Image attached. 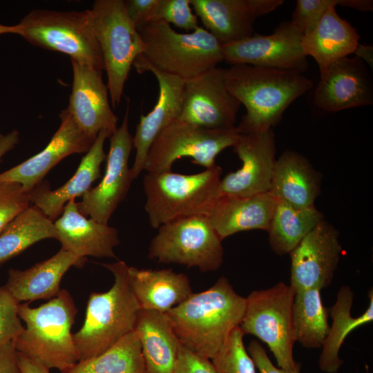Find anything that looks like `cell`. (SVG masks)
Instances as JSON below:
<instances>
[{
	"label": "cell",
	"mask_w": 373,
	"mask_h": 373,
	"mask_svg": "<svg viewBox=\"0 0 373 373\" xmlns=\"http://www.w3.org/2000/svg\"><path fill=\"white\" fill-rule=\"evenodd\" d=\"M245 307L246 298L221 276L210 288L193 293L165 313L180 344L211 360L240 326Z\"/></svg>",
	"instance_id": "obj_1"
},
{
	"label": "cell",
	"mask_w": 373,
	"mask_h": 373,
	"mask_svg": "<svg viewBox=\"0 0 373 373\" xmlns=\"http://www.w3.org/2000/svg\"><path fill=\"white\" fill-rule=\"evenodd\" d=\"M224 80L246 113L236 126L240 134L272 129L289 106L313 86L303 73L247 64L225 68Z\"/></svg>",
	"instance_id": "obj_2"
},
{
	"label": "cell",
	"mask_w": 373,
	"mask_h": 373,
	"mask_svg": "<svg viewBox=\"0 0 373 373\" xmlns=\"http://www.w3.org/2000/svg\"><path fill=\"white\" fill-rule=\"evenodd\" d=\"M77 312L74 300L66 289L37 307L19 303L18 316L26 327L13 342L16 350L49 370L62 372L71 367L79 361L71 333Z\"/></svg>",
	"instance_id": "obj_3"
},
{
	"label": "cell",
	"mask_w": 373,
	"mask_h": 373,
	"mask_svg": "<svg viewBox=\"0 0 373 373\" xmlns=\"http://www.w3.org/2000/svg\"><path fill=\"white\" fill-rule=\"evenodd\" d=\"M102 265L113 274L114 283L107 291L89 296L84 324L73 334L79 361L102 354L134 331L141 309L129 285L126 262Z\"/></svg>",
	"instance_id": "obj_4"
},
{
	"label": "cell",
	"mask_w": 373,
	"mask_h": 373,
	"mask_svg": "<svg viewBox=\"0 0 373 373\" xmlns=\"http://www.w3.org/2000/svg\"><path fill=\"white\" fill-rule=\"evenodd\" d=\"M222 173L217 164L194 174L147 173L143 179L144 209L151 226L157 229L178 218L206 216L219 197Z\"/></svg>",
	"instance_id": "obj_5"
},
{
	"label": "cell",
	"mask_w": 373,
	"mask_h": 373,
	"mask_svg": "<svg viewBox=\"0 0 373 373\" xmlns=\"http://www.w3.org/2000/svg\"><path fill=\"white\" fill-rule=\"evenodd\" d=\"M137 30L144 45L139 56L160 71L184 80L224 61L222 45L202 27L191 33H179L170 24L157 21Z\"/></svg>",
	"instance_id": "obj_6"
},
{
	"label": "cell",
	"mask_w": 373,
	"mask_h": 373,
	"mask_svg": "<svg viewBox=\"0 0 373 373\" xmlns=\"http://www.w3.org/2000/svg\"><path fill=\"white\" fill-rule=\"evenodd\" d=\"M15 26V34L34 46L66 54L70 59L105 70L88 10L60 12L36 9Z\"/></svg>",
	"instance_id": "obj_7"
},
{
	"label": "cell",
	"mask_w": 373,
	"mask_h": 373,
	"mask_svg": "<svg viewBox=\"0 0 373 373\" xmlns=\"http://www.w3.org/2000/svg\"><path fill=\"white\" fill-rule=\"evenodd\" d=\"M88 10L104 59L111 102L116 108L131 66L143 53L144 45L128 15L125 1L97 0Z\"/></svg>",
	"instance_id": "obj_8"
},
{
	"label": "cell",
	"mask_w": 373,
	"mask_h": 373,
	"mask_svg": "<svg viewBox=\"0 0 373 373\" xmlns=\"http://www.w3.org/2000/svg\"><path fill=\"white\" fill-rule=\"evenodd\" d=\"M151 240L148 258L164 264L215 271L223 262L224 249L205 215L178 218L157 228Z\"/></svg>",
	"instance_id": "obj_9"
},
{
	"label": "cell",
	"mask_w": 373,
	"mask_h": 373,
	"mask_svg": "<svg viewBox=\"0 0 373 373\" xmlns=\"http://www.w3.org/2000/svg\"><path fill=\"white\" fill-rule=\"evenodd\" d=\"M295 291L290 285L279 282L266 289L254 290L246 298V307L240 328L266 343L278 366L292 369L296 342L293 306Z\"/></svg>",
	"instance_id": "obj_10"
},
{
	"label": "cell",
	"mask_w": 373,
	"mask_h": 373,
	"mask_svg": "<svg viewBox=\"0 0 373 373\" xmlns=\"http://www.w3.org/2000/svg\"><path fill=\"white\" fill-rule=\"evenodd\" d=\"M240 133L233 126L207 128L174 121L165 128L151 145L146 156L144 170L147 173L171 171L172 165L184 157L192 163L207 169L216 164V157L224 149L233 146Z\"/></svg>",
	"instance_id": "obj_11"
},
{
	"label": "cell",
	"mask_w": 373,
	"mask_h": 373,
	"mask_svg": "<svg viewBox=\"0 0 373 373\" xmlns=\"http://www.w3.org/2000/svg\"><path fill=\"white\" fill-rule=\"evenodd\" d=\"M303 34L291 23L285 21L270 35H252L222 45L224 61L232 65L292 70L303 73L308 67L301 39Z\"/></svg>",
	"instance_id": "obj_12"
},
{
	"label": "cell",
	"mask_w": 373,
	"mask_h": 373,
	"mask_svg": "<svg viewBox=\"0 0 373 373\" xmlns=\"http://www.w3.org/2000/svg\"><path fill=\"white\" fill-rule=\"evenodd\" d=\"M224 72L216 67L184 80L177 120L207 128L235 126L241 104L227 88Z\"/></svg>",
	"instance_id": "obj_13"
},
{
	"label": "cell",
	"mask_w": 373,
	"mask_h": 373,
	"mask_svg": "<svg viewBox=\"0 0 373 373\" xmlns=\"http://www.w3.org/2000/svg\"><path fill=\"white\" fill-rule=\"evenodd\" d=\"M128 106L121 126L110 137V149L101 182L90 189L77 203L80 213L104 224L108 223L133 180L128 167V158L133 147L128 126Z\"/></svg>",
	"instance_id": "obj_14"
},
{
	"label": "cell",
	"mask_w": 373,
	"mask_h": 373,
	"mask_svg": "<svg viewBox=\"0 0 373 373\" xmlns=\"http://www.w3.org/2000/svg\"><path fill=\"white\" fill-rule=\"evenodd\" d=\"M342 247L338 230L326 220L318 223L290 251V286L296 291L327 287Z\"/></svg>",
	"instance_id": "obj_15"
},
{
	"label": "cell",
	"mask_w": 373,
	"mask_h": 373,
	"mask_svg": "<svg viewBox=\"0 0 373 373\" xmlns=\"http://www.w3.org/2000/svg\"><path fill=\"white\" fill-rule=\"evenodd\" d=\"M232 147L242 166L221 178L219 196L249 197L269 192L276 162L273 130L240 134Z\"/></svg>",
	"instance_id": "obj_16"
},
{
	"label": "cell",
	"mask_w": 373,
	"mask_h": 373,
	"mask_svg": "<svg viewBox=\"0 0 373 373\" xmlns=\"http://www.w3.org/2000/svg\"><path fill=\"white\" fill-rule=\"evenodd\" d=\"M133 66L140 74L151 72L159 86V95L155 106L146 115H141L133 137L135 156L131 173L134 180L144 170L146 156L155 139L165 128L178 119L182 108L184 80L160 71L140 56L135 59Z\"/></svg>",
	"instance_id": "obj_17"
},
{
	"label": "cell",
	"mask_w": 373,
	"mask_h": 373,
	"mask_svg": "<svg viewBox=\"0 0 373 373\" xmlns=\"http://www.w3.org/2000/svg\"><path fill=\"white\" fill-rule=\"evenodd\" d=\"M73 72L67 111L80 130L95 140L104 131L110 137L117 130V117L108 101V90L102 72L70 59Z\"/></svg>",
	"instance_id": "obj_18"
},
{
	"label": "cell",
	"mask_w": 373,
	"mask_h": 373,
	"mask_svg": "<svg viewBox=\"0 0 373 373\" xmlns=\"http://www.w3.org/2000/svg\"><path fill=\"white\" fill-rule=\"evenodd\" d=\"M61 124L47 146L24 162L0 173V182L17 183L30 193L46 175L67 156L86 153L94 141L77 126L65 108L59 114Z\"/></svg>",
	"instance_id": "obj_19"
},
{
	"label": "cell",
	"mask_w": 373,
	"mask_h": 373,
	"mask_svg": "<svg viewBox=\"0 0 373 373\" xmlns=\"http://www.w3.org/2000/svg\"><path fill=\"white\" fill-rule=\"evenodd\" d=\"M314 100L327 112L372 104L373 84L366 64L356 57L332 63L321 73Z\"/></svg>",
	"instance_id": "obj_20"
},
{
	"label": "cell",
	"mask_w": 373,
	"mask_h": 373,
	"mask_svg": "<svg viewBox=\"0 0 373 373\" xmlns=\"http://www.w3.org/2000/svg\"><path fill=\"white\" fill-rule=\"evenodd\" d=\"M283 0H190L204 29L221 44L254 35L257 18L281 6Z\"/></svg>",
	"instance_id": "obj_21"
},
{
	"label": "cell",
	"mask_w": 373,
	"mask_h": 373,
	"mask_svg": "<svg viewBox=\"0 0 373 373\" xmlns=\"http://www.w3.org/2000/svg\"><path fill=\"white\" fill-rule=\"evenodd\" d=\"M54 224L61 249L83 258L116 257L114 248L119 243L117 230L86 218L80 213L75 200L66 203Z\"/></svg>",
	"instance_id": "obj_22"
},
{
	"label": "cell",
	"mask_w": 373,
	"mask_h": 373,
	"mask_svg": "<svg viewBox=\"0 0 373 373\" xmlns=\"http://www.w3.org/2000/svg\"><path fill=\"white\" fill-rule=\"evenodd\" d=\"M276 200L269 192L249 197L219 196L207 213L222 240L240 231H267Z\"/></svg>",
	"instance_id": "obj_23"
},
{
	"label": "cell",
	"mask_w": 373,
	"mask_h": 373,
	"mask_svg": "<svg viewBox=\"0 0 373 373\" xmlns=\"http://www.w3.org/2000/svg\"><path fill=\"white\" fill-rule=\"evenodd\" d=\"M86 258L61 249L56 254L25 270L10 269L4 287L20 303L51 299L61 290L60 282L71 267H82Z\"/></svg>",
	"instance_id": "obj_24"
},
{
	"label": "cell",
	"mask_w": 373,
	"mask_h": 373,
	"mask_svg": "<svg viewBox=\"0 0 373 373\" xmlns=\"http://www.w3.org/2000/svg\"><path fill=\"white\" fill-rule=\"evenodd\" d=\"M269 192L296 208L314 206L321 193V174L303 155L287 150L276 160Z\"/></svg>",
	"instance_id": "obj_25"
},
{
	"label": "cell",
	"mask_w": 373,
	"mask_h": 373,
	"mask_svg": "<svg viewBox=\"0 0 373 373\" xmlns=\"http://www.w3.org/2000/svg\"><path fill=\"white\" fill-rule=\"evenodd\" d=\"M109 135L106 131L99 132L73 176L55 190H50L46 184L40 183L30 193L31 202L53 220L62 213L68 202L82 197L101 176V164L106 158L104 145Z\"/></svg>",
	"instance_id": "obj_26"
},
{
	"label": "cell",
	"mask_w": 373,
	"mask_h": 373,
	"mask_svg": "<svg viewBox=\"0 0 373 373\" xmlns=\"http://www.w3.org/2000/svg\"><path fill=\"white\" fill-rule=\"evenodd\" d=\"M128 277L141 309L165 313L193 294L188 276L171 269H145L128 267Z\"/></svg>",
	"instance_id": "obj_27"
},
{
	"label": "cell",
	"mask_w": 373,
	"mask_h": 373,
	"mask_svg": "<svg viewBox=\"0 0 373 373\" xmlns=\"http://www.w3.org/2000/svg\"><path fill=\"white\" fill-rule=\"evenodd\" d=\"M336 8H329L316 28L301 39L305 55L316 61L320 73L334 61L354 53L359 44L356 29L339 16Z\"/></svg>",
	"instance_id": "obj_28"
},
{
	"label": "cell",
	"mask_w": 373,
	"mask_h": 373,
	"mask_svg": "<svg viewBox=\"0 0 373 373\" xmlns=\"http://www.w3.org/2000/svg\"><path fill=\"white\" fill-rule=\"evenodd\" d=\"M146 373H173L180 342L166 313L140 309L135 326Z\"/></svg>",
	"instance_id": "obj_29"
},
{
	"label": "cell",
	"mask_w": 373,
	"mask_h": 373,
	"mask_svg": "<svg viewBox=\"0 0 373 373\" xmlns=\"http://www.w3.org/2000/svg\"><path fill=\"white\" fill-rule=\"evenodd\" d=\"M354 292L349 286H342L336 301L330 309L332 324L322 345L318 367L326 373H336L343 361L339 357V350L346 336L354 329L373 321V291L368 293L369 305L361 316L353 317L351 309L354 303Z\"/></svg>",
	"instance_id": "obj_30"
},
{
	"label": "cell",
	"mask_w": 373,
	"mask_h": 373,
	"mask_svg": "<svg viewBox=\"0 0 373 373\" xmlns=\"http://www.w3.org/2000/svg\"><path fill=\"white\" fill-rule=\"evenodd\" d=\"M276 200L269 223V243L279 256L289 254L303 238L321 221L323 214L316 206L296 208Z\"/></svg>",
	"instance_id": "obj_31"
},
{
	"label": "cell",
	"mask_w": 373,
	"mask_h": 373,
	"mask_svg": "<svg viewBox=\"0 0 373 373\" xmlns=\"http://www.w3.org/2000/svg\"><path fill=\"white\" fill-rule=\"evenodd\" d=\"M57 237L55 224L36 206L17 215L0 233V265L33 244Z\"/></svg>",
	"instance_id": "obj_32"
},
{
	"label": "cell",
	"mask_w": 373,
	"mask_h": 373,
	"mask_svg": "<svg viewBox=\"0 0 373 373\" xmlns=\"http://www.w3.org/2000/svg\"><path fill=\"white\" fill-rule=\"evenodd\" d=\"M61 373H146L138 333L130 332L102 354L80 360Z\"/></svg>",
	"instance_id": "obj_33"
},
{
	"label": "cell",
	"mask_w": 373,
	"mask_h": 373,
	"mask_svg": "<svg viewBox=\"0 0 373 373\" xmlns=\"http://www.w3.org/2000/svg\"><path fill=\"white\" fill-rule=\"evenodd\" d=\"M321 289L312 288L295 293L293 321L296 342L306 348H319L326 338L329 325Z\"/></svg>",
	"instance_id": "obj_34"
},
{
	"label": "cell",
	"mask_w": 373,
	"mask_h": 373,
	"mask_svg": "<svg viewBox=\"0 0 373 373\" xmlns=\"http://www.w3.org/2000/svg\"><path fill=\"white\" fill-rule=\"evenodd\" d=\"M344 6L361 11H372V0H298L291 23L303 34L311 32L331 7Z\"/></svg>",
	"instance_id": "obj_35"
},
{
	"label": "cell",
	"mask_w": 373,
	"mask_h": 373,
	"mask_svg": "<svg viewBox=\"0 0 373 373\" xmlns=\"http://www.w3.org/2000/svg\"><path fill=\"white\" fill-rule=\"evenodd\" d=\"M244 334L235 328L211 361L216 373H256L254 363L245 347Z\"/></svg>",
	"instance_id": "obj_36"
},
{
	"label": "cell",
	"mask_w": 373,
	"mask_h": 373,
	"mask_svg": "<svg viewBox=\"0 0 373 373\" xmlns=\"http://www.w3.org/2000/svg\"><path fill=\"white\" fill-rule=\"evenodd\" d=\"M30 202V193L25 192L20 184L0 182V233Z\"/></svg>",
	"instance_id": "obj_37"
},
{
	"label": "cell",
	"mask_w": 373,
	"mask_h": 373,
	"mask_svg": "<svg viewBox=\"0 0 373 373\" xmlns=\"http://www.w3.org/2000/svg\"><path fill=\"white\" fill-rule=\"evenodd\" d=\"M191 8L190 0H160L155 21H162L187 31H194L200 26Z\"/></svg>",
	"instance_id": "obj_38"
},
{
	"label": "cell",
	"mask_w": 373,
	"mask_h": 373,
	"mask_svg": "<svg viewBox=\"0 0 373 373\" xmlns=\"http://www.w3.org/2000/svg\"><path fill=\"white\" fill-rule=\"evenodd\" d=\"M19 303L0 285V343L14 342L24 327L18 316Z\"/></svg>",
	"instance_id": "obj_39"
},
{
	"label": "cell",
	"mask_w": 373,
	"mask_h": 373,
	"mask_svg": "<svg viewBox=\"0 0 373 373\" xmlns=\"http://www.w3.org/2000/svg\"><path fill=\"white\" fill-rule=\"evenodd\" d=\"M173 373H216L211 360L201 357L180 344Z\"/></svg>",
	"instance_id": "obj_40"
},
{
	"label": "cell",
	"mask_w": 373,
	"mask_h": 373,
	"mask_svg": "<svg viewBox=\"0 0 373 373\" xmlns=\"http://www.w3.org/2000/svg\"><path fill=\"white\" fill-rule=\"evenodd\" d=\"M160 0H127L125 5L128 15L137 29L154 22Z\"/></svg>",
	"instance_id": "obj_41"
},
{
	"label": "cell",
	"mask_w": 373,
	"mask_h": 373,
	"mask_svg": "<svg viewBox=\"0 0 373 373\" xmlns=\"http://www.w3.org/2000/svg\"><path fill=\"white\" fill-rule=\"evenodd\" d=\"M247 350L260 373H300L302 364L300 362H296L295 366L290 370L276 367L264 347L257 341H251Z\"/></svg>",
	"instance_id": "obj_42"
},
{
	"label": "cell",
	"mask_w": 373,
	"mask_h": 373,
	"mask_svg": "<svg viewBox=\"0 0 373 373\" xmlns=\"http://www.w3.org/2000/svg\"><path fill=\"white\" fill-rule=\"evenodd\" d=\"M0 373H22L13 342L0 343Z\"/></svg>",
	"instance_id": "obj_43"
},
{
	"label": "cell",
	"mask_w": 373,
	"mask_h": 373,
	"mask_svg": "<svg viewBox=\"0 0 373 373\" xmlns=\"http://www.w3.org/2000/svg\"><path fill=\"white\" fill-rule=\"evenodd\" d=\"M17 358L22 373H50L49 369L23 354L17 352Z\"/></svg>",
	"instance_id": "obj_44"
},
{
	"label": "cell",
	"mask_w": 373,
	"mask_h": 373,
	"mask_svg": "<svg viewBox=\"0 0 373 373\" xmlns=\"http://www.w3.org/2000/svg\"><path fill=\"white\" fill-rule=\"evenodd\" d=\"M19 142V133L15 129L12 130L5 135H3V136L0 138V162L2 157L7 153L14 149Z\"/></svg>",
	"instance_id": "obj_45"
},
{
	"label": "cell",
	"mask_w": 373,
	"mask_h": 373,
	"mask_svg": "<svg viewBox=\"0 0 373 373\" xmlns=\"http://www.w3.org/2000/svg\"><path fill=\"white\" fill-rule=\"evenodd\" d=\"M354 54L372 68L373 65V47L370 45L360 44L357 46Z\"/></svg>",
	"instance_id": "obj_46"
},
{
	"label": "cell",
	"mask_w": 373,
	"mask_h": 373,
	"mask_svg": "<svg viewBox=\"0 0 373 373\" xmlns=\"http://www.w3.org/2000/svg\"><path fill=\"white\" fill-rule=\"evenodd\" d=\"M15 34L16 33V26H6L0 23V35L2 34Z\"/></svg>",
	"instance_id": "obj_47"
},
{
	"label": "cell",
	"mask_w": 373,
	"mask_h": 373,
	"mask_svg": "<svg viewBox=\"0 0 373 373\" xmlns=\"http://www.w3.org/2000/svg\"><path fill=\"white\" fill-rule=\"evenodd\" d=\"M3 136V134L0 133V138Z\"/></svg>",
	"instance_id": "obj_48"
}]
</instances>
